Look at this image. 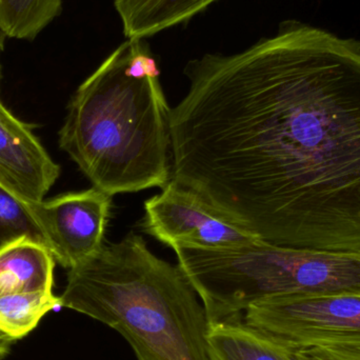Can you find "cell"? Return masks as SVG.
Returning a JSON list of instances; mask_svg holds the SVG:
<instances>
[{
	"label": "cell",
	"mask_w": 360,
	"mask_h": 360,
	"mask_svg": "<svg viewBox=\"0 0 360 360\" xmlns=\"http://www.w3.org/2000/svg\"><path fill=\"white\" fill-rule=\"evenodd\" d=\"M184 74L172 179L266 243L360 252V41L287 20Z\"/></svg>",
	"instance_id": "1"
},
{
	"label": "cell",
	"mask_w": 360,
	"mask_h": 360,
	"mask_svg": "<svg viewBox=\"0 0 360 360\" xmlns=\"http://www.w3.org/2000/svg\"><path fill=\"white\" fill-rule=\"evenodd\" d=\"M171 108L143 39L120 44L72 96L59 148L110 196L172 179Z\"/></svg>",
	"instance_id": "2"
},
{
	"label": "cell",
	"mask_w": 360,
	"mask_h": 360,
	"mask_svg": "<svg viewBox=\"0 0 360 360\" xmlns=\"http://www.w3.org/2000/svg\"><path fill=\"white\" fill-rule=\"evenodd\" d=\"M198 297L179 266L132 232L70 269L59 300L60 308L117 331L137 360H211L209 319Z\"/></svg>",
	"instance_id": "3"
},
{
	"label": "cell",
	"mask_w": 360,
	"mask_h": 360,
	"mask_svg": "<svg viewBox=\"0 0 360 360\" xmlns=\"http://www.w3.org/2000/svg\"><path fill=\"white\" fill-rule=\"evenodd\" d=\"M172 249L210 323L240 319L250 307L273 298L360 295V252L298 249L264 240L229 249Z\"/></svg>",
	"instance_id": "4"
},
{
	"label": "cell",
	"mask_w": 360,
	"mask_h": 360,
	"mask_svg": "<svg viewBox=\"0 0 360 360\" xmlns=\"http://www.w3.org/2000/svg\"><path fill=\"white\" fill-rule=\"evenodd\" d=\"M243 319L292 350L360 347V295L273 298L250 307Z\"/></svg>",
	"instance_id": "5"
},
{
	"label": "cell",
	"mask_w": 360,
	"mask_h": 360,
	"mask_svg": "<svg viewBox=\"0 0 360 360\" xmlns=\"http://www.w3.org/2000/svg\"><path fill=\"white\" fill-rule=\"evenodd\" d=\"M143 232L165 245L229 249L262 240L249 229L174 180L145 202Z\"/></svg>",
	"instance_id": "6"
},
{
	"label": "cell",
	"mask_w": 360,
	"mask_h": 360,
	"mask_svg": "<svg viewBox=\"0 0 360 360\" xmlns=\"http://www.w3.org/2000/svg\"><path fill=\"white\" fill-rule=\"evenodd\" d=\"M55 262L73 269L96 255L111 216L112 196L94 188L50 200L27 201Z\"/></svg>",
	"instance_id": "7"
},
{
	"label": "cell",
	"mask_w": 360,
	"mask_h": 360,
	"mask_svg": "<svg viewBox=\"0 0 360 360\" xmlns=\"http://www.w3.org/2000/svg\"><path fill=\"white\" fill-rule=\"evenodd\" d=\"M59 174L31 128L0 101V182L23 200L41 201Z\"/></svg>",
	"instance_id": "8"
},
{
	"label": "cell",
	"mask_w": 360,
	"mask_h": 360,
	"mask_svg": "<svg viewBox=\"0 0 360 360\" xmlns=\"http://www.w3.org/2000/svg\"><path fill=\"white\" fill-rule=\"evenodd\" d=\"M55 259L50 250L31 238H20L0 250V296L52 292Z\"/></svg>",
	"instance_id": "9"
},
{
	"label": "cell",
	"mask_w": 360,
	"mask_h": 360,
	"mask_svg": "<svg viewBox=\"0 0 360 360\" xmlns=\"http://www.w3.org/2000/svg\"><path fill=\"white\" fill-rule=\"evenodd\" d=\"M211 360H297L293 351L240 319L210 323Z\"/></svg>",
	"instance_id": "10"
},
{
	"label": "cell",
	"mask_w": 360,
	"mask_h": 360,
	"mask_svg": "<svg viewBox=\"0 0 360 360\" xmlns=\"http://www.w3.org/2000/svg\"><path fill=\"white\" fill-rule=\"evenodd\" d=\"M217 0H114L128 39H145L186 22Z\"/></svg>",
	"instance_id": "11"
},
{
	"label": "cell",
	"mask_w": 360,
	"mask_h": 360,
	"mask_svg": "<svg viewBox=\"0 0 360 360\" xmlns=\"http://www.w3.org/2000/svg\"><path fill=\"white\" fill-rule=\"evenodd\" d=\"M60 309L53 292H27L0 296V332L13 340H20L35 329L50 311Z\"/></svg>",
	"instance_id": "12"
},
{
	"label": "cell",
	"mask_w": 360,
	"mask_h": 360,
	"mask_svg": "<svg viewBox=\"0 0 360 360\" xmlns=\"http://www.w3.org/2000/svg\"><path fill=\"white\" fill-rule=\"evenodd\" d=\"M63 0H0V32L6 37L34 39L61 11Z\"/></svg>",
	"instance_id": "13"
},
{
	"label": "cell",
	"mask_w": 360,
	"mask_h": 360,
	"mask_svg": "<svg viewBox=\"0 0 360 360\" xmlns=\"http://www.w3.org/2000/svg\"><path fill=\"white\" fill-rule=\"evenodd\" d=\"M25 237L46 247L44 234L25 200L0 182V250Z\"/></svg>",
	"instance_id": "14"
},
{
	"label": "cell",
	"mask_w": 360,
	"mask_h": 360,
	"mask_svg": "<svg viewBox=\"0 0 360 360\" xmlns=\"http://www.w3.org/2000/svg\"><path fill=\"white\" fill-rule=\"evenodd\" d=\"M292 351L297 360H360V347H314Z\"/></svg>",
	"instance_id": "15"
},
{
	"label": "cell",
	"mask_w": 360,
	"mask_h": 360,
	"mask_svg": "<svg viewBox=\"0 0 360 360\" xmlns=\"http://www.w3.org/2000/svg\"><path fill=\"white\" fill-rule=\"evenodd\" d=\"M13 342H14V340H13L12 338H8V336L4 335V334L0 332V360L8 356Z\"/></svg>",
	"instance_id": "16"
},
{
	"label": "cell",
	"mask_w": 360,
	"mask_h": 360,
	"mask_svg": "<svg viewBox=\"0 0 360 360\" xmlns=\"http://www.w3.org/2000/svg\"><path fill=\"white\" fill-rule=\"evenodd\" d=\"M4 40H6V36L0 32V55L4 49ZM0 78H1V67H0Z\"/></svg>",
	"instance_id": "17"
}]
</instances>
